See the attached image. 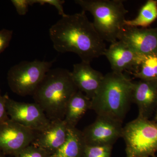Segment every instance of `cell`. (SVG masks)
<instances>
[{
	"label": "cell",
	"instance_id": "15",
	"mask_svg": "<svg viewBox=\"0 0 157 157\" xmlns=\"http://www.w3.org/2000/svg\"><path fill=\"white\" fill-rule=\"evenodd\" d=\"M91 106V100L78 90L70 98L65 111L64 118L68 126L76 127L78 122Z\"/></svg>",
	"mask_w": 157,
	"mask_h": 157
},
{
	"label": "cell",
	"instance_id": "19",
	"mask_svg": "<svg viewBox=\"0 0 157 157\" xmlns=\"http://www.w3.org/2000/svg\"><path fill=\"white\" fill-rule=\"evenodd\" d=\"M112 145H86L83 157H111Z\"/></svg>",
	"mask_w": 157,
	"mask_h": 157
},
{
	"label": "cell",
	"instance_id": "9",
	"mask_svg": "<svg viewBox=\"0 0 157 157\" xmlns=\"http://www.w3.org/2000/svg\"><path fill=\"white\" fill-rule=\"evenodd\" d=\"M122 123L98 116L82 132L86 145H112L121 137Z\"/></svg>",
	"mask_w": 157,
	"mask_h": 157
},
{
	"label": "cell",
	"instance_id": "28",
	"mask_svg": "<svg viewBox=\"0 0 157 157\" xmlns=\"http://www.w3.org/2000/svg\"></svg>",
	"mask_w": 157,
	"mask_h": 157
},
{
	"label": "cell",
	"instance_id": "16",
	"mask_svg": "<svg viewBox=\"0 0 157 157\" xmlns=\"http://www.w3.org/2000/svg\"><path fill=\"white\" fill-rule=\"evenodd\" d=\"M86 145L82 132L76 127H69L67 140L51 157H83Z\"/></svg>",
	"mask_w": 157,
	"mask_h": 157
},
{
	"label": "cell",
	"instance_id": "11",
	"mask_svg": "<svg viewBox=\"0 0 157 157\" xmlns=\"http://www.w3.org/2000/svg\"><path fill=\"white\" fill-rule=\"evenodd\" d=\"M141 55L120 40L111 43L104 55L109 62L112 72L120 73L124 71L133 73Z\"/></svg>",
	"mask_w": 157,
	"mask_h": 157
},
{
	"label": "cell",
	"instance_id": "23",
	"mask_svg": "<svg viewBox=\"0 0 157 157\" xmlns=\"http://www.w3.org/2000/svg\"><path fill=\"white\" fill-rule=\"evenodd\" d=\"M11 2L19 15L23 16L27 13L30 6L29 0H11Z\"/></svg>",
	"mask_w": 157,
	"mask_h": 157
},
{
	"label": "cell",
	"instance_id": "25",
	"mask_svg": "<svg viewBox=\"0 0 157 157\" xmlns=\"http://www.w3.org/2000/svg\"><path fill=\"white\" fill-rule=\"evenodd\" d=\"M155 121L157 122V106L156 107V111L155 115Z\"/></svg>",
	"mask_w": 157,
	"mask_h": 157
},
{
	"label": "cell",
	"instance_id": "14",
	"mask_svg": "<svg viewBox=\"0 0 157 157\" xmlns=\"http://www.w3.org/2000/svg\"><path fill=\"white\" fill-rule=\"evenodd\" d=\"M71 73L78 90L92 99L101 86L104 75L93 69L90 63L82 61L73 65Z\"/></svg>",
	"mask_w": 157,
	"mask_h": 157
},
{
	"label": "cell",
	"instance_id": "17",
	"mask_svg": "<svg viewBox=\"0 0 157 157\" xmlns=\"http://www.w3.org/2000/svg\"><path fill=\"white\" fill-rule=\"evenodd\" d=\"M132 74L140 80L157 81V52L141 55Z\"/></svg>",
	"mask_w": 157,
	"mask_h": 157
},
{
	"label": "cell",
	"instance_id": "1",
	"mask_svg": "<svg viewBox=\"0 0 157 157\" xmlns=\"http://www.w3.org/2000/svg\"><path fill=\"white\" fill-rule=\"evenodd\" d=\"M85 12L82 10L62 17L51 26L49 36L58 52H73L82 61L90 63L94 59L104 56L107 48Z\"/></svg>",
	"mask_w": 157,
	"mask_h": 157
},
{
	"label": "cell",
	"instance_id": "12",
	"mask_svg": "<svg viewBox=\"0 0 157 157\" xmlns=\"http://www.w3.org/2000/svg\"><path fill=\"white\" fill-rule=\"evenodd\" d=\"M138 109L137 117L148 119L157 106V81L133 82L132 103Z\"/></svg>",
	"mask_w": 157,
	"mask_h": 157
},
{
	"label": "cell",
	"instance_id": "8",
	"mask_svg": "<svg viewBox=\"0 0 157 157\" xmlns=\"http://www.w3.org/2000/svg\"><path fill=\"white\" fill-rule=\"evenodd\" d=\"M37 133L9 119L0 124V151L14 156L32 144Z\"/></svg>",
	"mask_w": 157,
	"mask_h": 157
},
{
	"label": "cell",
	"instance_id": "13",
	"mask_svg": "<svg viewBox=\"0 0 157 157\" xmlns=\"http://www.w3.org/2000/svg\"><path fill=\"white\" fill-rule=\"evenodd\" d=\"M69 126L64 120L51 121L47 128L38 132L32 144L53 155L60 148L67 137Z\"/></svg>",
	"mask_w": 157,
	"mask_h": 157
},
{
	"label": "cell",
	"instance_id": "20",
	"mask_svg": "<svg viewBox=\"0 0 157 157\" xmlns=\"http://www.w3.org/2000/svg\"><path fill=\"white\" fill-rule=\"evenodd\" d=\"M51 155L43 149L34 146L33 144L29 145L14 157H51Z\"/></svg>",
	"mask_w": 157,
	"mask_h": 157
},
{
	"label": "cell",
	"instance_id": "5",
	"mask_svg": "<svg viewBox=\"0 0 157 157\" xmlns=\"http://www.w3.org/2000/svg\"><path fill=\"white\" fill-rule=\"evenodd\" d=\"M126 157H155L157 122L137 117L123 127Z\"/></svg>",
	"mask_w": 157,
	"mask_h": 157
},
{
	"label": "cell",
	"instance_id": "22",
	"mask_svg": "<svg viewBox=\"0 0 157 157\" xmlns=\"http://www.w3.org/2000/svg\"><path fill=\"white\" fill-rule=\"evenodd\" d=\"M13 35V31L7 29L0 30V54L9 46Z\"/></svg>",
	"mask_w": 157,
	"mask_h": 157
},
{
	"label": "cell",
	"instance_id": "27",
	"mask_svg": "<svg viewBox=\"0 0 157 157\" xmlns=\"http://www.w3.org/2000/svg\"><path fill=\"white\" fill-rule=\"evenodd\" d=\"M0 94H1V92H0Z\"/></svg>",
	"mask_w": 157,
	"mask_h": 157
},
{
	"label": "cell",
	"instance_id": "2",
	"mask_svg": "<svg viewBox=\"0 0 157 157\" xmlns=\"http://www.w3.org/2000/svg\"><path fill=\"white\" fill-rule=\"evenodd\" d=\"M133 82L123 73L111 72L104 75L90 109L98 116L123 123L132 103Z\"/></svg>",
	"mask_w": 157,
	"mask_h": 157
},
{
	"label": "cell",
	"instance_id": "4",
	"mask_svg": "<svg viewBox=\"0 0 157 157\" xmlns=\"http://www.w3.org/2000/svg\"><path fill=\"white\" fill-rule=\"evenodd\" d=\"M82 11H89L94 17L96 30L104 41H117L122 29L128 10L121 0H76Z\"/></svg>",
	"mask_w": 157,
	"mask_h": 157
},
{
	"label": "cell",
	"instance_id": "18",
	"mask_svg": "<svg viewBox=\"0 0 157 157\" xmlns=\"http://www.w3.org/2000/svg\"><path fill=\"white\" fill-rule=\"evenodd\" d=\"M157 18V1L148 0L141 7L137 17L132 20H125L124 26L147 28Z\"/></svg>",
	"mask_w": 157,
	"mask_h": 157
},
{
	"label": "cell",
	"instance_id": "26",
	"mask_svg": "<svg viewBox=\"0 0 157 157\" xmlns=\"http://www.w3.org/2000/svg\"><path fill=\"white\" fill-rule=\"evenodd\" d=\"M4 154L1 151H0V157H5L4 156Z\"/></svg>",
	"mask_w": 157,
	"mask_h": 157
},
{
	"label": "cell",
	"instance_id": "24",
	"mask_svg": "<svg viewBox=\"0 0 157 157\" xmlns=\"http://www.w3.org/2000/svg\"><path fill=\"white\" fill-rule=\"evenodd\" d=\"M9 98L7 94L3 96L0 94V124L10 119L8 115L6 107L7 100Z\"/></svg>",
	"mask_w": 157,
	"mask_h": 157
},
{
	"label": "cell",
	"instance_id": "10",
	"mask_svg": "<svg viewBox=\"0 0 157 157\" xmlns=\"http://www.w3.org/2000/svg\"><path fill=\"white\" fill-rule=\"evenodd\" d=\"M118 40L140 55L157 52V27L139 28L124 26Z\"/></svg>",
	"mask_w": 157,
	"mask_h": 157
},
{
	"label": "cell",
	"instance_id": "21",
	"mask_svg": "<svg viewBox=\"0 0 157 157\" xmlns=\"http://www.w3.org/2000/svg\"><path fill=\"white\" fill-rule=\"evenodd\" d=\"M30 6H32L35 4H39V5H43L48 4L53 6L56 8L59 14L61 15L62 17L66 15L64 11L63 5L64 4L65 1L63 0H29Z\"/></svg>",
	"mask_w": 157,
	"mask_h": 157
},
{
	"label": "cell",
	"instance_id": "6",
	"mask_svg": "<svg viewBox=\"0 0 157 157\" xmlns=\"http://www.w3.org/2000/svg\"><path fill=\"white\" fill-rule=\"evenodd\" d=\"M55 60L22 61L9 70L7 80L12 91L18 95L33 96Z\"/></svg>",
	"mask_w": 157,
	"mask_h": 157
},
{
	"label": "cell",
	"instance_id": "7",
	"mask_svg": "<svg viewBox=\"0 0 157 157\" xmlns=\"http://www.w3.org/2000/svg\"><path fill=\"white\" fill-rule=\"evenodd\" d=\"M6 107L10 119L35 132H42L50 123L44 110L36 103L17 102L9 98Z\"/></svg>",
	"mask_w": 157,
	"mask_h": 157
},
{
	"label": "cell",
	"instance_id": "3",
	"mask_svg": "<svg viewBox=\"0 0 157 157\" xmlns=\"http://www.w3.org/2000/svg\"><path fill=\"white\" fill-rule=\"evenodd\" d=\"M78 90L71 72L57 68L47 72L33 97L50 121L64 120L68 102Z\"/></svg>",
	"mask_w": 157,
	"mask_h": 157
}]
</instances>
